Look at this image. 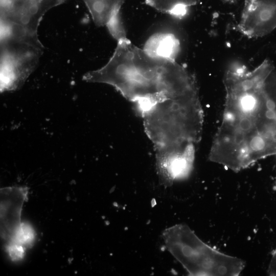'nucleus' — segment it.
Returning <instances> with one entry per match:
<instances>
[{"mask_svg": "<svg viewBox=\"0 0 276 276\" xmlns=\"http://www.w3.org/2000/svg\"><path fill=\"white\" fill-rule=\"evenodd\" d=\"M66 0H1V11L15 23L29 28L38 27L44 14Z\"/></svg>", "mask_w": 276, "mask_h": 276, "instance_id": "obj_7", "label": "nucleus"}, {"mask_svg": "<svg viewBox=\"0 0 276 276\" xmlns=\"http://www.w3.org/2000/svg\"><path fill=\"white\" fill-rule=\"evenodd\" d=\"M269 267L273 271H276V247L272 254Z\"/></svg>", "mask_w": 276, "mask_h": 276, "instance_id": "obj_12", "label": "nucleus"}, {"mask_svg": "<svg viewBox=\"0 0 276 276\" xmlns=\"http://www.w3.org/2000/svg\"><path fill=\"white\" fill-rule=\"evenodd\" d=\"M200 0H145L146 3L156 10L176 17H182L189 7Z\"/></svg>", "mask_w": 276, "mask_h": 276, "instance_id": "obj_11", "label": "nucleus"}, {"mask_svg": "<svg viewBox=\"0 0 276 276\" xmlns=\"http://www.w3.org/2000/svg\"><path fill=\"white\" fill-rule=\"evenodd\" d=\"M178 70L175 60L154 57L133 44L118 47L100 72L103 83L114 86L136 108L152 105L170 94Z\"/></svg>", "mask_w": 276, "mask_h": 276, "instance_id": "obj_2", "label": "nucleus"}, {"mask_svg": "<svg viewBox=\"0 0 276 276\" xmlns=\"http://www.w3.org/2000/svg\"><path fill=\"white\" fill-rule=\"evenodd\" d=\"M1 91L21 86L34 70L42 45L14 38L1 39Z\"/></svg>", "mask_w": 276, "mask_h": 276, "instance_id": "obj_4", "label": "nucleus"}, {"mask_svg": "<svg viewBox=\"0 0 276 276\" xmlns=\"http://www.w3.org/2000/svg\"><path fill=\"white\" fill-rule=\"evenodd\" d=\"M165 235L170 251L190 275L238 276L245 267L244 261L206 244L186 225L174 226Z\"/></svg>", "mask_w": 276, "mask_h": 276, "instance_id": "obj_3", "label": "nucleus"}, {"mask_svg": "<svg viewBox=\"0 0 276 276\" xmlns=\"http://www.w3.org/2000/svg\"><path fill=\"white\" fill-rule=\"evenodd\" d=\"M98 26H106L117 41L126 38L120 15L124 0H83Z\"/></svg>", "mask_w": 276, "mask_h": 276, "instance_id": "obj_8", "label": "nucleus"}, {"mask_svg": "<svg viewBox=\"0 0 276 276\" xmlns=\"http://www.w3.org/2000/svg\"><path fill=\"white\" fill-rule=\"evenodd\" d=\"M35 238V231L27 222H22L20 227L9 242L6 243L5 249L13 261L22 259L25 251L33 244Z\"/></svg>", "mask_w": 276, "mask_h": 276, "instance_id": "obj_10", "label": "nucleus"}, {"mask_svg": "<svg viewBox=\"0 0 276 276\" xmlns=\"http://www.w3.org/2000/svg\"><path fill=\"white\" fill-rule=\"evenodd\" d=\"M276 28V0H245L237 30L249 37H259Z\"/></svg>", "mask_w": 276, "mask_h": 276, "instance_id": "obj_5", "label": "nucleus"}, {"mask_svg": "<svg viewBox=\"0 0 276 276\" xmlns=\"http://www.w3.org/2000/svg\"><path fill=\"white\" fill-rule=\"evenodd\" d=\"M179 49V41L174 35L163 33L150 37L143 49L152 56L175 60Z\"/></svg>", "mask_w": 276, "mask_h": 276, "instance_id": "obj_9", "label": "nucleus"}, {"mask_svg": "<svg viewBox=\"0 0 276 276\" xmlns=\"http://www.w3.org/2000/svg\"><path fill=\"white\" fill-rule=\"evenodd\" d=\"M265 60L251 71L225 73L221 123L209 155L212 162L238 172L276 155V70Z\"/></svg>", "mask_w": 276, "mask_h": 276, "instance_id": "obj_1", "label": "nucleus"}, {"mask_svg": "<svg viewBox=\"0 0 276 276\" xmlns=\"http://www.w3.org/2000/svg\"><path fill=\"white\" fill-rule=\"evenodd\" d=\"M29 189L25 186H12L0 190L1 236L9 242L20 227L21 211L28 199Z\"/></svg>", "mask_w": 276, "mask_h": 276, "instance_id": "obj_6", "label": "nucleus"}]
</instances>
